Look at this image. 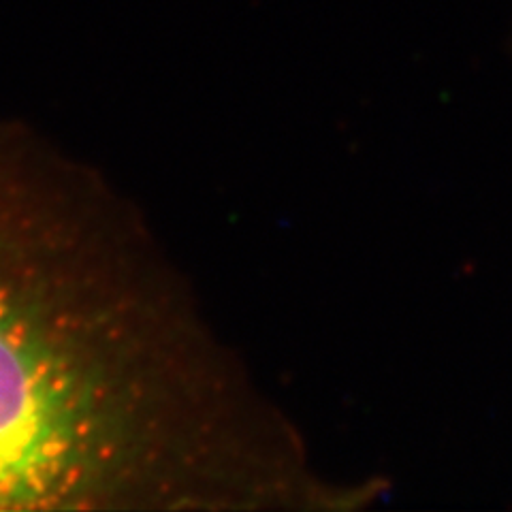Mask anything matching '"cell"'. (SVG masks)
Wrapping results in <instances>:
<instances>
[{
    "label": "cell",
    "instance_id": "cell-1",
    "mask_svg": "<svg viewBox=\"0 0 512 512\" xmlns=\"http://www.w3.org/2000/svg\"><path fill=\"white\" fill-rule=\"evenodd\" d=\"M288 453L133 207L0 124V512L252 510Z\"/></svg>",
    "mask_w": 512,
    "mask_h": 512
}]
</instances>
